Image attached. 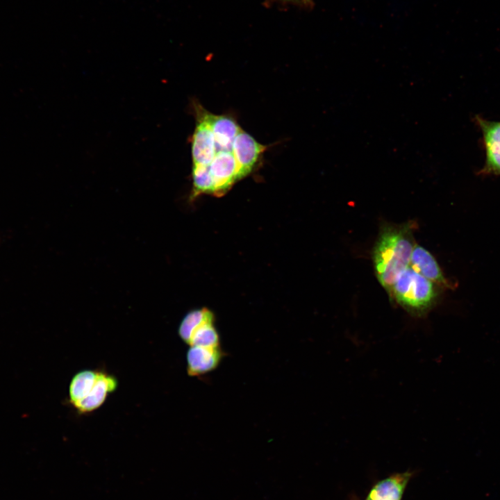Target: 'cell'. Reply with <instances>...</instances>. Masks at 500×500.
I'll list each match as a JSON object with an SVG mask.
<instances>
[{"label": "cell", "instance_id": "cell-9", "mask_svg": "<svg viewBox=\"0 0 500 500\" xmlns=\"http://www.w3.org/2000/svg\"><path fill=\"white\" fill-rule=\"evenodd\" d=\"M222 358L219 347L190 346L187 353L188 372L190 376H201L215 369Z\"/></svg>", "mask_w": 500, "mask_h": 500}, {"label": "cell", "instance_id": "cell-10", "mask_svg": "<svg viewBox=\"0 0 500 500\" xmlns=\"http://www.w3.org/2000/svg\"><path fill=\"white\" fill-rule=\"evenodd\" d=\"M409 267L433 283L448 285L433 256L418 244L413 247Z\"/></svg>", "mask_w": 500, "mask_h": 500}, {"label": "cell", "instance_id": "cell-15", "mask_svg": "<svg viewBox=\"0 0 500 500\" xmlns=\"http://www.w3.org/2000/svg\"><path fill=\"white\" fill-rule=\"evenodd\" d=\"M188 344L204 347H219V337L213 322L203 324L192 335Z\"/></svg>", "mask_w": 500, "mask_h": 500}, {"label": "cell", "instance_id": "cell-1", "mask_svg": "<svg viewBox=\"0 0 500 500\" xmlns=\"http://www.w3.org/2000/svg\"><path fill=\"white\" fill-rule=\"evenodd\" d=\"M414 246L410 227L382 229L374 248L373 261L379 283L389 292L397 276L409 267Z\"/></svg>", "mask_w": 500, "mask_h": 500}, {"label": "cell", "instance_id": "cell-6", "mask_svg": "<svg viewBox=\"0 0 500 500\" xmlns=\"http://www.w3.org/2000/svg\"><path fill=\"white\" fill-rule=\"evenodd\" d=\"M482 131L485 149V162L483 174H500V122L477 117Z\"/></svg>", "mask_w": 500, "mask_h": 500}, {"label": "cell", "instance_id": "cell-11", "mask_svg": "<svg viewBox=\"0 0 500 500\" xmlns=\"http://www.w3.org/2000/svg\"><path fill=\"white\" fill-rule=\"evenodd\" d=\"M116 387L117 381L115 378L100 372L89 394L73 406L81 412L92 411L105 401L108 394L115 390Z\"/></svg>", "mask_w": 500, "mask_h": 500}, {"label": "cell", "instance_id": "cell-12", "mask_svg": "<svg viewBox=\"0 0 500 500\" xmlns=\"http://www.w3.org/2000/svg\"><path fill=\"white\" fill-rule=\"evenodd\" d=\"M99 372L85 370L78 372L73 377L69 389V400L73 405L89 394L99 377Z\"/></svg>", "mask_w": 500, "mask_h": 500}, {"label": "cell", "instance_id": "cell-16", "mask_svg": "<svg viewBox=\"0 0 500 500\" xmlns=\"http://www.w3.org/2000/svg\"><path fill=\"white\" fill-rule=\"evenodd\" d=\"M268 3H280L282 5H292L304 9H312L314 6L313 0H267Z\"/></svg>", "mask_w": 500, "mask_h": 500}, {"label": "cell", "instance_id": "cell-14", "mask_svg": "<svg viewBox=\"0 0 500 500\" xmlns=\"http://www.w3.org/2000/svg\"><path fill=\"white\" fill-rule=\"evenodd\" d=\"M191 199L202 194H215V183L208 167L192 166Z\"/></svg>", "mask_w": 500, "mask_h": 500}, {"label": "cell", "instance_id": "cell-7", "mask_svg": "<svg viewBox=\"0 0 500 500\" xmlns=\"http://www.w3.org/2000/svg\"><path fill=\"white\" fill-rule=\"evenodd\" d=\"M203 113L214 134L217 151H233V140L242 129L237 121L228 115L212 114L204 108Z\"/></svg>", "mask_w": 500, "mask_h": 500}, {"label": "cell", "instance_id": "cell-8", "mask_svg": "<svg viewBox=\"0 0 500 500\" xmlns=\"http://www.w3.org/2000/svg\"><path fill=\"white\" fill-rule=\"evenodd\" d=\"M413 472L391 474L374 483L365 500H401Z\"/></svg>", "mask_w": 500, "mask_h": 500}, {"label": "cell", "instance_id": "cell-13", "mask_svg": "<svg viewBox=\"0 0 500 500\" xmlns=\"http://www.w3.org/2000/svg\"><path fill=\"white\" fill-rule=\"evenodd\" d=\"M214 316L207 308L194 310L188 312L182 320L178 334L186 343H189L194 331L206 322H213Z\"/></svg>", "mask_w": 500, "mask_h": 500}, {"label": "cell", "instance_id": "cell-3", "mask_svg": "<svg viewBox=\"0 0 500 500\" xmlns=\"http://www.w3.org/2000/svg\"><path fill=\"white\" fill-rule=\"evenodd\" d=\"M192 108L196 121L190 139L192 166L208 167L217 153L214 134L203 115L202 105L193 100Z\"/></svg>", "mask_w": 500, "mask_h": 500}, {"label": "cell", "instance_id": "cell-5", "mask_svg": "<svg viewBox=\"0 0 500 500\" xmlns=\"http://www.w3.org/2000/svg\"><path fill=\"white\" fill-rule=\"evenodd\" d=\"M215 183V195L226 193L240 180L238 166L233 151H217L208 167Z\"/></svg>", "mask_w": 500, "mask_h": 500}, {"label": "cell", "instance_id": "cell-4", "mask_svg": "<svg viewBox=\"0 0 500 500\" xmlns=\"http://www.w3.org/2000/svg\"><path fill=\"white\" fill-rule=\"evenodd\" d=\"M266 149L267 146L259 143L253 136L241 129L235 136L232 147L238 166L240 179L253 170Z\"/></svg>", "mask_w": 500, "mask_h": 500}, {"label": "cell", "instance_id": "cell-2", "mask_svg": "<svg viewBox=\"0 0 500 500\" xmlns=\"http://www.w3.org/2000/svg\"><path fill=\"white\" fill-rule=\"evenodd\" d=\"M433 283L408 267L397 276L390 292L406 310L415 314H422L436 299L437 294Z\"/></svg>", "mask_w": 500, "mask_h": 500}]
</instances>
